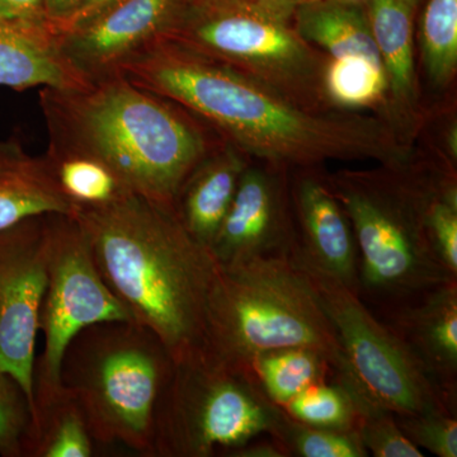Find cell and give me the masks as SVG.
<instances>
[{
  "mask_svg": "<svg viewBox=\"0 0 457 457\" xmlns=\"http://www.w3.org/2000/svg\"><path fill=\"white\" fill-rule=\"evenodd\" d=\"M296 249L359 294V251L347 213L328 179L303 168L290 187Z\"/></svg>",
  "mask_w": 457,
  "mask_h": 457,
  "instance_id": "5bb4252c",
  "label": "cell"
},
{
  "mask_svg": "<svg viewBox=\"0 0 457 457\" xmlns=\"http://www.w3.org/2000/svg\"><path fill=\"white\" fill-rule=\"evenodd\" d=\"M47 215L0 231V370L16 378L32 408L36 336L47 284Z\"/></svg>",
  "mask_w": 457,
  "mask_h": 457,
  "instance_id": "8fae6325",
  "label": "cell"
},
{
  "mask_svg": "<svg viewBox=\"0 0 457 457\" xmlns=\"http://www.w3.org/2000/svg\"><path fill=\"white\" fill-rule=\"evenodd\" d=\"M189 3L158 38L269 84L303 107L324 111L326 62L282 18L251 5Z\"/></svg>",
  "mask_w": 457,
  "mask_h": 457,
  "instance_id": "9c48e42d",
  "label": "cell"
},
{
  "mask_svg": "<svg viewBox=\"0 0 457 457\" xmlns=\"http://www.w3.org/2000/svg\"><path fill=\"white\" fill-rule=\"evenodd\" d=\"M32 425L31 400L13 376L0 370V455L26 457Z\"/></svg>",
  "mask_w": 457,
  "mask_h": 457,
  "instance_id": "f1b7e54d",
  "label": "cell"
},
{
  "mask_svg": "<svg viewBox=\"0 0 457 457\" xmlns=\"http://www.w3.org/2000/svg\"><path fill=\"white\" fill-rule=\"evenodd\" d=\"M293 347L323 354L336 378L360 394L329 320L288 258L220 266L207 309L204 353L253 372L255 357Z\"/></svg>",
  "mask_w": 457,
  "mask_h": 457,
  "instance_id": "5b68a950",
  "label": "cell"
},
{
  "mask_svg": "<svg viewBox=\"0 0 457 457\" xmlns=\"http://www.w3.org/2000/svg\"><path fill=\"white\" fill-rule=\"evenodd\" d=\"M252 369L262 389L281 408L312 385L336 378L335 370L323 354L303 347L260 354Z\"/></svg>",
  "mask_w": 457,
  "mask_h": 457,
  "instance_id": "7402d4cb",
  "label": "cell"
},
{
  "mask_svg": "<svg viewBox=\"0 0 457 457\" xmlns=\"http://www.w3.org/2000/svg\"><path fill=\"white\" fill-rule=\"evenodd\" d=\"M440 174L414 173L403 165L339 171L328 179L353 228L359 295L370 308L457 281L438 261L427 234V206Z\"/></svg>",
  "mask_w": 457,
  "mask_h": 457,
  "instance_id": "277c9868",
  "label": "cell"
},
{
  "mask_svg": "<svg viewBox=\"0 0 457 457\" xmlns=\"http://www.w3.org/2000/svg\"><path fill=\"white\" fill-rule=\"evenodd\" d=\"M212 129L245 155L278 167L374 159L402 167L408 159L389 123L359 114L311 110L195 51L155 38L116 71Z\"/></svg>",
  "mask_w": 457,
  "mask_h": 457,
  "instance_id": "6da1fadb",
  "label": "cell"
},
{
  "mask_svg": "<svg viewBox=\"0 0 457 457\" xmlns=\"http://www.w3.org/2000/svg\"><path fill=\"white\" fill-rule=\"evenodd\" d=\"M86 2L87 0H44L47 21L54 31L56 32Z\"/></svg>",
  "mask_w": 457,
  "mask_h": 457,
  "instance_id": "e575fe53",
  "label": "cell"
},
{
  "mask_svg": "<svg viewBox=\"0 0 457 457\" xmlns=\"http://www.w3.org/2000/svg\"><path fill=\"white\" fill-rule=\"evenodd\" d=\"M394 414V413H393ZM405 436L420 450L438 457H457V418L451 411L394 414Z\"/></svg>",
  "mask_w": 457,
  "mask_h": 457,
  "instance_id": "4dcf8cb0",
  "label": "cell"
},
{
  "mask_svg": "<svg viewBox=\"0 0 457 457\" xmlns=\"http://www.w3.org/2000/svg\"><path fill=\"white\" fill-rule=\"evenodd\" d=\"M60 192L75 207H98L121 200L131 192L104 164L88 156L44 155Z\"/></svg>",
  "mask_w": 457,
  "mask_h": 457,
  "instance_id": "603a6c76",
  "label": "cell"
},
{
  "mask_svg": "<svg viewBox=\"0 0 457 457\" xmlns=\"http://www.w3.org/2000/svg\"><path fill=\"white\" fill-rule=\"evenodd\" d=\"M228 457H291L284 442L276 436L263 435L228 451Z\"/></svg>",
  "mask_w": 457,
  "mask_h": 457,
  "instance_id": "d6a6232c",
  "label": "cell"
},
{
  "mask_svg": "<svg viewBox=\"0 0 457 457\" xmlns=\"http://www.w3.org/2000/svg\"><path fill=\"white\" fill-rule=\"evenodd\" d=\"M111 293L131 320L159 337L174 362L204 352L220 264L170 207L131 194L74 213Z\"/></svg>",
  "mask_w": 457,
  "mask_h": 457,
  "instance_id": "7a4b0ae2",
  "label": "cell"
},
{
  "mask_svg": "<svg viewBox=\"0 0 457 457\" xmlns=\"http://www.w3.org/2000/svg\"><path fill=\"white\" fill-rule=\"evenodd\" d=\"M189 0H120L84 25L57 35L62 53L88 79L120 65L165 31Z\"/></svg>",
  "mask_w": 457,
  "mask_h": 457,
  "instance_id": "4fadbf2b",
  "label": "cell"
},
{
  "mask_svg": "<svg viewBox=\"0 0 457 457\" xmlns=\"http://www.w3.org/2000/svg\"><path fill=\"white\" fill-rule=\"evenodd\" d=\"M281 168L248 167L212 245L221 267L257 258H288L297 245L290 185Z\"/></svg>",
  "mask_w": 457,
  "mask_h": 457,
  "instance_id": "7c38bea8",
  "label": "cell"
},
{
  "mask_svg": "<svg viewBox=\"0 0 457 457\" xmlns=\"http://www.w3.org/2000/svg\"><path fill=\"white\" fill-rule=\"evenodd\" d=\"M365 400L352 392L347 385L332 378L312 385L282 408L303 425L357 431L361 404Z\"/></svg>",
  "mask_w": 457,
  "mask_h": 457,
  "instance_id": "cb8c5ba5",
  "label": "cell"
},
{
  "mask_svg": "<svg viewBox=\"0 0 457 457\" xmlns=\"http://www.w3.org/2000/svg\"><path fill=\"white\" fill-rule=\"evenodd\" d=\"M426 228L433 252L457 278V188L451 174L441 173L426 212Z\"/></svg>",
  "mask_w": 457,
  "mask_h": 457,
  "instance_id": "83f0119b",
  "label": "cell"
},
{
  "mask_svg": "<svg viewBox=\"0 0 457 457\" xmlns=\"http://www.w3.org/2000/svg\"><path fill=\"white\" fill-rule=\"evenodd\" d=\"M117 2H120V0H87L82 7L75 12L73 16L69 18L66 22L62 23V25L56 29L57 35L62 32L71 31V29L84 25V23L88 22V21L101 14L102 12L112 7Z\"/></svg>",
  "mask_w": 457,
  "mask_h": 457,
  "instance_id": "836d02e7",
  "label": "cell"
},
{
  "mask_svg": "<svg viewBox=\"0 0 457 457\" xmlns=\"http://www.w3.org/2000/svg\"><path fill=\"white\" fill-rule=\"evenodd\" d=\"M89 82L64 55L53 29L0 20V86L73 89Z\"/></svg>",
  "mask_w": 457,
  "mask_h": 457,
  "instance_id": "2e32d148",
  "label": "cell"
},
{
  "mask_svg": "<svg viewBox=\"0 0 457 457\" xmlns=\"http://www.w3.org/2000/svg\"><path fill=\"white\" fill-rule=\"evenodd\" d=\"M438 386L457 400V281L372 309Z\"/></svg>",
  "mask_w": 457,
  "mask_h": 457,
  "instance_id": "9a60e30c",
  "label": "cell"
},
{
  "mask_svg": "<svg viewBox=\"0 0 457 457\" xmlns=\"http://www.w3.org/2000/svg\"><path fill=\"white\" fill-rule=\"evenodd\" d=\"M112 320L131 318L102 278L82 225L74 215L49 213L47 284L38 320L45 348L33 369V411L62 390L60 365L71 339Z\"/></svg>",
  "mask_w": 457,
  "mask_h": 457,
  "instance_id": "30bf717a",
  "label": "cell"
},
{
  "mask_svg": "<svg viewBox=\"0 0 457 457\" xmlns=\"http://www.w3.org/2000/svg\"><path fill=\"white\" fill-rule=\"evenodd\" d=\"M40 104L47 152L95 159L131 194L170 209L189 174L224 141L179 104L117 73L82 88H45Z\"/></svg>",
  "mask_w": 457,
  "mask_h": 457,
  "instance_id": "3957f363",
  "label": "cell"
},
{
  "mask_svg": "<svg viewBox=\"0 0 457 457\" xmlns=\"http://www.w3.org/2000/svg\"><path fill=\"white\" fill-rule=\"evenodd\" d=\"M296 32L330 57L362 56L383 66L369 18L359 9L338 3H311L300 8Z\"/></svg>",
  "mask_w": 457,
  "mask_h": 457,
  "instance_id": "ffe728a7",
  "label": "cell"
},
{
  "mask_svg": "<svg viewBox=\"0 0 457 457\" xmlns=\"http://www.w3.org/2000/svg\"><path fill=\"white\" fill-rule=\"evenodd\" d=\"M286 418L254 372L201 352L174 362L156 407L153 457L225 456L260 436L278 437Z\"/></svg>",
  "mask_w": 457,
  "mask_h": 457,
  "instance_id": "52a82bcc",
  "label": "cell"
},
{
  "mask_svg": "<svg viewBox=\"0 0 457 457\" xmlns=\"http://www.w3.org/2000/svg\"><path fill=\"white\" fill-rule=\"evenodd\" d=\"M248 5L270 16L282 18L293 8L294 0H246Z\"/></svg>",
  "mask_w": 457,
  "mask_h": 457,
  "instance_id": "d590c367",
  "label": "cell"
},
{
  "mask_svg": "<svg viewBox=\"0 0 457 457\" xmlns=\"http://www.w3.org/2000/svg\"><path fill=\"white\" fill-rule=\"evenodd\" d=\"M278 437L291 456L297 457H366L357 431L321 428L303 425L287 414Z\"/></svg>",
  "mask_w": 457,
  "mask_h": 457,
  "instance_id": "4316f807",
  "label": "cell"
},
{
  "mask_svg": "<svg viewBox=\"0 0 457 457\" xmlns=\"http://www.w3.org/2000/svg\"><path fill=\"white\" fill-rule=\"evenodd\" d=\"M369 23L394 102L411 107L416 101L411 5L404 0H371Z\"/></svg>",
  "mask_w": 457,
  "mask_h": 457,
  "instance_id": "d6986e66",
  "label": "cell"
},
{
  "mask_svg": "<svg viewBox=\"0 0 457 457\" xmlns=\"http://www.w3.org/2000/svg\"><path fill=\"white\" fill-rule=\"evenodd\" d=\"M173 366L164 343L146 327L102 321L69 343L60 384L82 409L96 444L153 457L156 407Z\"/></svg>",
  "mask_w": 457,
  "mask_h": 457,
  "instance_id": "8992f818",
  "label": "cell"
},
{
  "mask_svg": "<svg viewBox=\"0 0 457 457\" xmlns=\"http://www.w3.org/2000/svg\"><path fill=\"white\" fill-rule=\"evenodd\" d=\"M0 20L53 29L47 21L44 0H0Z\"/></svg>",
  "mask_w": 457,
  "mask_h": 457,
  "instance_id": "1f68e13d",
  "label": "cell"
},
{
  "mask_svg": "<svg viewBox=\"0 0 457 457\" xmlns=\"http://www.w3.org/2000/svg\"><path fill=\"white\" fill-rule=\"evenodd\" d=\"M324 96L342 108L371 107L387 90L383 66L362 56L330 57L323 71Z\"/></svg>",
  "mask_w": 457,
  "mask_h": 457,
  "instance_id": "d4e9b609",
  "label": "cell"
},
{
  "mask_svg": "<svg viewBox=\"0 0 457 457\" xmlns=\"http://www.w3.org/2000/svg\"><path fill=\"white\" fill-rule=\"evenodd\" d=\"M288 261L317 297L363 399L394 414L456 413L457 400L432 380L404 342L356 291L319 269L296 248Z\"/></svg>",
  "mask_w": 457,
  "mask_h": 457,
  "instance_id": "ba28073f",
  "label": "cell"
},
{
  "mask_svg": "<svg viewBox=\"0 0 457 457\" xmlns=\"http://www.w3.org/2000/svg\"><path fill=\"white\" fill-rule=\"evenodd\" d=\"M44 155L33 156L14 140H0V231L32 216L74 215Z\"/></svg>",
  "mask_w": 457,
  "mask_h": 457,
  "instance_id": "ac0fdd59",
  "label": "cell"
},
{
  "mask_svg": "<svg viewBox=\"0 0 457 457\" xmlns=\"http://www.w3.org/2000/svg\"><path fill=\"white\" fill-rule=\"evenodd\" d=\"M246 167L245 155L222 141L189 174L177 195L174 213L183 228L207 248H212Z\"/></svg>",
  "mask_w": 457,
  "mask_h": 457,
  "instance_id": "e0dca14e",
  "label": "cell"
},
{
  "mask_svg": "<svg viewBox=\"0 0 457 457\" xmlns=\"http://www.w3.org/2000/svg\"><path fill=\"white\" fill-rule=\"evenodd\" d=\"M422 50L432 82L449 83L457 68V0H429L423 14Z\"/></svg>",
  "mask_w": 457,
  "mask_h": 457,
  "instance_id": "484cf974",
  "label": "cell"
},
{
  "mask_svg": "<svg viewBox=\"0 0 457 457\" xmlns=\"http://www.w3.org/2000/svg\"><path fill=\"white\" fill-rule=\"evenodd\" d=\"M405 3H408L409 5H413L416 3V0H404Z\"/></svg>",
  "mask_w": 457,
  "mask_h": 457,
  "instance_id": "8d00e7d4",
  "label": "cell"
},
{
  "mask_svg": "<svg viewBox=\"0 0 457 457\" xmlns=\"http://www.w3.org/2000/svg\"><path fill=\"white\" fill-rule=\"evenodd\" d=\"M96 446L82 409L62 387L36 405L26 457H90Z\"/></svg>",
  "mask_w": 457,
  "mask_h": 457,
  "instance_id": "44dd1931",
  "label": "cell"
},
{
  "mask_svg": "<svg viewBox=\"0 0 457 457\" xmlns=\"http://www.w3.org/2000/svg\"><path fill=\"white\" fill-rule=\"evenodd\" d=\"M357 433L369 455L375 457L425 456L422 450L418 449L402 431L392 411L376 407L366 400L361 404Z\"/></svg>",
  "mask_w": 457,
  "mask_h": 457,
  "instance_id": "f546056e",
  "label": "cell"
}]
</instances>
